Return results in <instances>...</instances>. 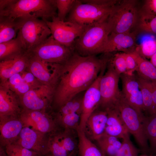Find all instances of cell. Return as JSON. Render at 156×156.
I'll list each match as a JSON object with an SVG mask.
<instances>
[{"mask_svg": "<svg viewBox=\"0 0 156 156\" xmlns=\"http://www.w3.org/2000/svg\"><path fill=\"white\" fill-rule=\"evenodd\" d=\"M110 58L84 56L74 51L61 64L60 75L53 100L60 108L78 94L86 90L96 79Z\"/></svg>", "mask_w": 156, "mask_h": 156, "instance_id": "cell-1", "label": "cell"}, {"mask_svg": "<svg viewBox=\"0 0 156 156\" xmlns=\"http://www.w3.org/2000/svg\"><path fill=\"white\" fill-rule=\"evenodd\" d=\"M117 0H76L67 21L85 27L107 20Z\"/></svg>", "mask_w": 156, "mask_h": 156, "instance_id": "cell-2", "label": "cell"}, {"mask_svg": "<svg viewBox=\"0 0 156 156\" xmlns=\"http://www.w3.org/2000/svg\"><path fill=\"white\" fill-rule=\"evenodd\" d=\"M55 0H12L0 10V16L14 20L41 18L48 20L56 16Z\"/></svg>", "mask_w": 156, "mask_h": 156, "instance_id": "cell-3", "label": "cell"}, {"mask_svg": "<svg viewBox=\"0 0 156 156\" xmlns=\"http://www.w3.org/2000/svg\"><path fill=\"white\" fill-rule=\"evenodd\" d=\"M140 6L138 0H118L107 20L110 34L133 31L139 18Z\"/></svg>", "mask_w": 156, "mask_h": 156, "instance_id": "cell-4", "label": "cell"}, {"mask_svg": "<svg viewBox=\"0 0 156 156\" xmlns=\"http://www.w3.org/2000/svg\"><path fill=\"white\" fill-rule=\"evenodd\" d=\"M110 33L107 21L87 27L75 40L73 49L75 52L84 56L102 53Z\"/></svg>", "mask_w": 156, "mask_h": 156, "instance_id": "cell-5", "label": "cell"}, {"mask_svg": "<svg viewBox=\"0 0 156 156\" xmlns=\"http://www.w3.org/2000/svg\"><path fill=\"white\" fill-rule=\"evenodd\" d=\"M51 34V30L43 20L32 18L22 20L17 37L26 52L41 43Z\"/></svg>", "mask_w": 156, "mask_h": 156, "instance_id": "cell-6", "label": "cell"}, {"mask_svg": "<svg viewBox=\"0 0 156 156\" xmlns=\"http://www.w3.org/2000/svg\"><path fill=\"white\" fill-rule=\"evenodd\" d=\"M116 107L128 133L133 135L141 150L145 153L149 151L143 126L142 120L144 116L130 106L122 95Z\"/></svg>", "mask_w": 156, "mask_h": 156, "instance_id": "cell-7", "label": "cell"}, {"mask_svg": "<svg viewBox=\"0 0 156 156\" xmlns=\"http://www.w3.org/2000/svg\"><path fill=\"white\" fill-rule=\"evenodd\" d=\"M109 64L106 72L101 77L99 84L101 99L98 107L105 111L116 107L122 95L118 86L120 75Z\"/></svg>", "mask_w": 156, "mask_h": 156, "instance_id": "cell-8", "label": "cell"}, {"mask_svg": "<svg viewBox=\"0 0 156 156\" xmlns=\"http://www.w3.org/2000/svg\"><path fill=\"white\" fill-rule=\"evenodd\" d=\"M74 52L55 40L51 35L28 52L31 56L45 62L62 64Z\"/></svg>", "mask_w": 156, "mask_h": 156, "instance_id": "cell-9", "label": "cell"}, {"mask_svg": "<svg viewBox=\"0 0 156 156\" xmlns=\"http://www.w3.org/2000/svg\"><path fill=\"white\" fill-rule=\"evenodd\" d=\"M51 19V21L43 20L50 29L51 36L59 43L73 49L75 40L81 35L87 27L68 21H62L57 16Z\"/></svg>", "mask_w": 156, "mask_h": 156, "instance_id": "cell-10", "label": "cell"}, {"mask_svg": "<svg viewBox=\"0 0 156 156\" xmlns=\"http://www.w3.org/2000/svg\"><path fill=\"white\" fill-rule=\"evenodd\" d=\"M55 88L40 84L20 96L24 109L45 111L53 99Z\"/></svg>", "mask_w": 156, "mask_h": 156, "instance_id": "cell-11", "label": "cell"}, {"mask_svg": "<svg viewBox=\"0 0 156 156\" xmlns=\"http://www.w3.org/2000/svg\"><path fill=\"white\" fill-rule=\"evenodd\" d=\"M61 67V64L47 62L31 55L27 68L40 83L55 89Z\"/></svg>", "mask_w": 156, "mask_h": 156, "instance_id": "cell-12", "label": "cell"}, {"mask_svg": "<svg viewBox=\"0 0 156 156\" xmlns=\"http://www.w3.org/2000/svg\"><path fill=\"white\" fill-rule=\"evenodd\" d=\"M24 127L46 134H50L57 131L55 120L45 111L23 109L19 116Z\"/></svg>", "mask_w": 156, "mask_h": 156, "instance_id": "cell-13", "label": "cell"}, {"mask_svg": "<svg viewBox=\"0 0 156 156\" xmlns=\"http://www.w3.org/2000/svg\"><path fill=\"white\" fill-rule=\"evenodd\" d=\"M46 133L24 127L13 143L34 151L41 156L48 154V136Z\"/></svg>", "mask_w": 156, "mask_h": 156, "instance_id": "cell-14", "label": "cell"}, {"mask_svg": "<svg viewBox=\"0 0 156 156\" xmlns=\"http://www.w3.org/2000/svg\"><path fill=\"white\" fill-rule=\"evenodd\" d=\"M102 74L85 91L83 97L80 120L78 128L83 131L86 122L90 115L98 108L101 99L99 84Z\"/></svg>", "mask_w": 156, "mask_h": 156, "instance_id": "cell-15", "label": "cell"}, {"mask_svg": "<svg viewBox=\"0 0 156 156\" xmlns=\"http://www.w3.org/2000/svg\"><path fill=\"white\" fill-rule=\"evenodd\" d=\"M138 35L134 31L119 34L111 33L102 53H109L114 51L128 53L135 50Z\"/></svg>", "mask_w": 156, "mask_h": 156, "instance_id": "cell-16", "label": "cell"}, {"mask_svg": "<svg viewBox=\"0 0 156 156\" xmlns=\"http://www.w3.org/2000/svg\"><path fill=\"white\" fill-rule=\"evenodd\" d=\"M31 57L29 53H24L12 58L1 61L0 77L1 85L13 75L22 72L27 68Z\"/></svg>", "mask_w": 156, "mask_h": 156, "instance_id": "cell-17", "label": "cell"}, {"mask_svg": "<svg viewBox=\"0 0 156 156\" xmlns=\"http://www.w3.org/2000/svg\"><path fill=\"white\" fill-rule=\"evenodd\" d=\"M23 127L19 116L0 119V146L5 147L14 143Z\"/></svg>", "mask_w": 156, "mask_h": 156, "instance_id": "cell-18", "label": "cell"}, {"mask_svg": "<svg viewBox=\"0 0 156 156\" xmlns=\"http://www.w3.org/2000/svg\"><path fill=\"white\" fill-rule=\"evenodd\" d=\"M107 118V112L96 109L87 119L83 130L90 140H96L105 133Z\"/></svg>", "mask_w": 156, "mask_h": 156, "instance_id": "cell-19", "label": "cell"}, {"mask_svg": "<svg viewBox=\"0 0 156 156\" xmlns=\"http://www.w3.org/2000/svg\"><path fill=\"white\" fill-rule=\"evenodd\" d=\"M13 91L1 85L0 89V119L19 116L21 110L20 101Z\"/></svg>", "mask_w": 156, "mask_h": 156, "instance_id": "cell-20", "label": "cell"}, {"mask_svg": "<svg viewBox=\"0 0 156 156\" xmlns=\"http://www.w3.org/2000/svg\"><path fill=\"white\" fill-rule=\"evenodd\" d=\"M107 118L105 133L108 135L122 139L129 133L116 106L108 109Z\"/></svg>", "mask_w": 156, "mask_h": 156, "instance_id": "cell-21", "label": "cell"}, {"mask_svg": "<svg viewBox=\"0 0 156 156\" xmlns=\"http://www.w3.org/2000/svg\"><path fill=\"white\" fill-rule=\"evenodd\" d=\"M22 20H14L0 16V43L14 38L21 25Z\"/></svg>", "mask_w": 156, "mask_h": 156, "instance_id": "cell-22", "label": "cell"}, {"mask_svg": "<svg viewBox=\"0 0 156 156\" xmlns=\"http://www.w3.org/2000/svg\"><path fill=\"white\" fill-rule=\"evenodd\" d=\"M131 53L137 62V75L144 79L156 82V68L135 50Z\"/></svg>", "mask_w": 156, "mask_h": 156, "instance_id": "cell-23", "label": "cell"}, {"mask_svg": "<svg viewBox=\"0 0 156 156\" xmlns=\"http://www.w3.org/2000/svg\"><path fill=\"white\" fill-rule=\"evenodd\" d=\"M80 156H104L101 150L86 135L83 131L76 129Z\"/></svg>", "mask_w": 156, "mask_h": 156, "instance_id": "cell-24", "label": "cell"}, {"mask_svg": "<svg viewBox=\"0 0 156 156\" xmlns=\"http://www.w3.org/2000/svg\"><path fill=\"white\" fill-rule=\"evenodd\" d=\"M26 51L17 37L0 43V59L3 61L20 55Z\"/></svg>", "mask_w": 156, "mask_h": 156, "instance_id": "cell-25", "label": "cell"}, {"mask_svg": "<svg viewBox=\"0 0 156 156\" xmlns=\"http://www.w3.org/2000/svg\"><path fill=\"white\" fill-rule=\"evenodd\" d=\"M118 138L104 133L96 141L104 156H115L122 143Z\"/></svg>", "mask_w": 156, "mask_h": 156, "instance_id": "cell-26", "label": "cell"}, {"mask_svg": "<svg viewBox=\"0 0 156 156\" xmlns=\"http://www.w3.org/2000/svg\"><path fill=\"white\" fill-rule=\"evenodd\" d=\"M133 31L138 35L144 34L156 36V15L140 12L139 18Z\"/></svg>", "mask_w": 156, "mask_h": 156, "instance_id": "cell-27", "label": "cell"}, {"mask_svg": "<svg viewBox=\"0 0 156 156\" xmlns=\"http://www.w3.org/2000/svg\"><path fill=\"white\" fill-rule=\"evenodd\" d=\"M144 133L149 143V151L156 152V113L147 117L144 116L142 120Z\"/></svg>", "mask_w": 156, "mask_h": 156, "instance_id": "cell-28", "label": "cell"}, {"mask_svg": "<svg viewBox=\"0 0 156 156\" xmlns=\"http://www.w3.org/2000/svg\"><path fill=\"white\" fill-rule=\"evenodd\" d=\"M47 150V154L53 156L71 155L64 147L62 143L60 132L57 131L49 134Z\"/></svg>", "mask_w": 156, "mask_h": 156, "instance_id": "cell-29", "label": "cell"}, {"mask_svg": "<svg viewBox=\"0 0 156 156\" xmlns=\"http://www.w3.org/2000/svg\"><path fill=\"white\" fill-rule=\"evenodd\" d=\"M120 77L122 86L121 93L124 98L135 95L140 91L137 76L124 74L121 75Z\"/></svg>", "mask_w": 156, "mask_h": 156, "instance_id": "cell-30", "label": "cell"}, {"mask_svg": "<svg viewBox=\"0 0 156 156\" xmlns=\"http://www.w3.org/2000/svg\"><path fill=\"white\" fill-rule=\"evenodd\" d=\"M85 92L78 94L60 108L55 118L73 113H77L81 115L83 97Z\"/></svg>", "mask_w": 156, "mask_h": 156, "instance_id": "cell-31", "label": "cell"}, {"mask_svg": "<svg viewBox=\"0 0 156 156\" xmlns=\"http://www.w3.org/2000/svg\"><path fill=\"white\" fill-rule=\"evenodd\" d=\"M142 95L144 111L150 115L153 114L151 81L137 76Z\"/></svg>", "mask_w": 156, "mask_h": 156, "instance_id": "cell-32", "label": "cell"}, {"mask_svg": "<svg viewBox=\"0 0 156 156\" xmlns=\"http://www.w3.org/2000/svg\"><path fill=\"white\" fill-rule=\"evenodd\" d=\"M4 86L20 96L30 89L29 86L24 81L21 73L16 74L10 77Z\"/></svg>", "mask_w": 156, "mask_h": 156, "instance_id": "cell-33", "label": "cell"}, {"mask_svg": "<svg viewBox=\"0 0 156 156\" xmlns=\"http://www.w3.org/2000/svg\"><path fill=\"white\" fill-rule=\"evenodd\" d=\"M81 115L77 113L67 114L55 118L57 124L65 129L76 130L79 127Z\"/></svg>", "mask_w": 156, "mask_h": 156, "instance_id": "cell-34", "label": "cell"}, {"mask_svg": "<svg viewBox=\"0 0 156 156\" xmlns=\"http://www.w3.org/2000/svg\"><path fill=\"white\" fill-rule=\"evenodd\" d=\"M135 51L144 58H150L156 52V39H146L138 45Z\"/></svg>", "mask_w": 156, "mask_h": 156, "instance_id": "cell-35", "label": "cell"}, {"mask_svg": "<svg viewBox=\"0 0 156 156\" xmlns=\"http://www.w3.org/2000/svg\"><path fill=\"white\" fill-rule=\"evenodd\" d=\"M74 129H65L61 131L63 145L65 150L71 155L78 147L75 135L73 134Z\"/></svg>", "mask_w": 156, "mask_h": 156, "instance_id": "cell-36", "label": "cell"}, {"mask_svg": "<svg viewBox=\"0 0 156 156\" xmlns=\"http://www.w3.org/2000/svg\"><path fill=\"white\" fill-rule=\"evenodd\" d=\"M122 140L121 145L115 156H138L139 150L132 143L129 133Z\"/></svg>", "mask_w": 156, "mask_h": 156, "instance_id": "cell-37", "label": "cell"}, {"mask_svg": "<svg viewBox=\"0 0 156 156\" xmlns=\"http://www.w3.org/2000/svg\"><path fill=\"white\" fill-rule=\"evenodd\" d=\"M109 63L116 72L120 75L127 73V67L125 59V53H118L110 58Z\"/></svg>", "mask_w": 156, "mask_h": 156, "instance_id": "cell-38", "label": "cell"}, {"mask_svg": "<svg viewBox=\"0 0 156 156\" xmlns=\"http://www.w3.org/2000/svg\"><path fill=\"white\" fill-rule=\"evenodd\" d=\"M5 149L7 156H41L36 152L14 143L6 145Z\"/></svg>", "mask_w": 156, "mask_h": 156, "instance_id": "cell-39", "label": "cell"}, {"mask_svg": "<svg viewBox=\"0 0 156 156\" xmlns=\"http://www.w3.org/2000/svg\"><path fill=\"white\" fill-rule=\"evenodd\" d=\"M76 0H55L58 10L57 17L61 21H64L67 14H69Z\"/></svg>", "mask_w": 156, "mask_h": 156, "instance_id": "cell-40", "label": "cell"}, {"mask_svg": "<svg viewBox=\"0 0 156 156\" xmlns=\"http://www.w3.org/2000/svg\"><path fill=\"white\" fill-rule=\"evenodd\" d=\"M140 12L144 14L156 15V0L143 1L140 5Z\"/></svg>", "mask_w": 156, "mask_h": 156, "instance_id": "cell-41", "label": "cell"}, {"mask_svg": "<svg viewBox=\"0 0 156 156\" xmlns=\"http://www.w3.org/2000/svg\"><path fill=\"white\" fill-rule=\"evenodd\" d=\"M125 59L127 67V73L129 75L134 74L137 68L136 60L131 53H125Z\"/></svg>", "mask_w": 156, "mask_h": 156, "instance_id": "cell-42", "label": "cell"}, {"mask_svg": "<svg viewBox=\"0 0 156 156\" xmlns=\"http://www.w3.org/2000/svg\"><path fill=\"white\" fill-rule=\"evenodd\" d=\"M21 74L24 81L30 87V89L37 86L41 84L30 72H22Z\"/></svg>", "mask_w": 156, "mask_h": 156, "instance_id": "cell-43", "label": "cell"}, {"mask_svg": "<svg viewBox=\"0 0 156 156\" xmlns=\"http://www.w3.org/2000/svg\"><path fill=\"white\" fill-rule=\"evenodd\" d=\"M153 114L156 113V82L151 81Z\"/></svg>", "mask_w": 156, "mask_h": 156, "instance_id": "cell-44", "label": "cell"}, {"mask_svg": "<svg viewBox=\"0 0 156 156\" xmlns=\"http://www.w3.org/2000/svg\"><path fill=\"white\" fill-rule=\"evenodd\" d=\"M150 62L156 68V52L150 58Z\"/></svg>", "mask_w": 156, "mask_h": 156, "instance_id": "cell-45", "label": "cell"}, {"mask_svg": "<svg viewBox=\"0 0 156 156\" xmlns=\"http://www.w3.org/2000/svg\"><path fill=\"white\" fill-rule=\"evenodd\" d=\"M4 146H0V156H7L5 149L3 148Z\"/></svg>", "mask_w": 156, "mask_h": 156, "instance_id": "cell-46", "label": "cell"}, {"mask_svg": "<svg viewBox=\"0 0 156 156\" xmlns=\"http://www.w3.org/2000/svg\"><path fill=\"white\" fill-rule=\"evenodd\" d=\"M44 156H53L50 154H47Z\"/></svg>", "mask_w": 156, "mask_h": 156, "instance_id": "cell-47", "label": "cell"}]
</instances>
